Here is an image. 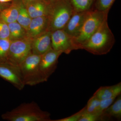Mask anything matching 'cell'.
<instances>
[{"label":"cell","instance_id":"d6986e66","mask_svg":"<svg viewBox=\"0 0 121 121\" xmlns=\"http://www.w3.org/2000/svg\"><path fill=\"white\" fill-rule=\"evenodd\" d=\"M95 0H69L74 12L93 10Z\"/></svg>","mask_w":121,"mask_h":121},{"label":"cell","instance_id":"6da1fadb","mask_svg":"<svg viewBox=\"0 0 121 121\" xmlns=\"http://www.w3.org/2000/svg\"><path fill=\"white\" fill-rule=\"evenodd\" d=\"M115 41L106 20L82 46L81 49L95 55H106L110 51Z\"/></svg>","mask_w":121,"mask_h":121},{"label":"cell","instance_id":"d4e9b609","mask_svg":"<svg viewBox=\"0 0 121 121\" xmlns=\"http://www.w3.org/2000/svg\"><path fill=\"white\" fill-rule=\"evenodd\" d=\"M86 112V107L85 106L80 111L70 117L56 120H52V121H78L83 114Z\"/></svg>","mask_w":121,"mask_h":121},{"label":"cell","instance_id":"484cf974","mask_svg":"<svg viewBox=\"0 0 121 121\" xmlns=\"http://www.w3.org/2000/svg\"><path fill=\"white\" fill-rule=\"evenodd\" d=\"M99 121V117L95 113L85 112L83 114L78 121Z\"/></svg>","mask_w":121,"mask_h":121},{"label":"cell","instance_id":"9c48e42d","mask_svg":"<svg viewBox=\"0 0 121 121\" xmlns=\"http://www.w3.org/2000/svg\"><path fill=\"white\" fill-rule=\"evenodd\" d=\"M62 53L52 48L41 55L39 66L45 82L55 71L59 57Z\"/></svg>","mask_w":121,"mask_h":121},{"label":"cell","instance_id":"f1b7e54d","mask_svg":"<svg viewBox=\"0 0 121 121\" xmlns=\"http://www.w3.org/2000/svg\"><path fill=\"white\" fill-rule=\"evenodd\" d=\"M44 2L48 4L51 5L54 3L57 0H43Z\"/></svg>","mask_w":121,"mask_h":121},{"label":"cell","instance_id":"8992f818","mask_svg":"<svg viewBox=\"0 0 121 121\" xmlns=\"http://www.w3.org/2000/svg\"><path fill=\"white\" fill-rule=\"evenodd\" d=\"M32 39L26 37L11 41L9 48L8 62L19 66L23 61L32 53Z\"/></svg>","mask_w":121,"mask_h":121},{"label":"cell","instance_id":"83f0119b","mask_svg":"<svg viewBox=\"0 0 121 121\" xmlns=\"http://www.w3.org/2000/svg\"><path fill=\"white\" fill-rule=\"evenodd\" d=\"M23 3L25 5L29 4L30 3H32V2H35V1H37L39 0H21Z\"/></svg>","mask_w":121,"mask_h":121},{"label":"cell","instance_id":"7c38bea8","mask_svg":"<svg viewBox=\"0 0 121 121\" xmlns=\"http://www.w3.org/2000/svg\"><path fill=\"white\" fill-rule=\"evenodd\" d=\"M48 17H39L32 18L26 31V37L33 39L48 31Z\"/></svg>","mask_w":121,"mask_h":121},{"label":"cell","instance_id":"ba28073f","mask_svg":"<svg viewBox=\"0 0 121 121\" xmlns=\"http://www.w3.org/2000/svg\"><path fill=\"white\" fill-rule=\"evenodd\" d=\"M0 78L10 83L19 90H22L25 86L19 66L8 62L0 63Z\"/></svg>","mask_w":121,"mask_h":121},{"label":"cell","instance_id":"52a82bcc","mask_svg":"<svg viewBox=\"0 0 121 121\" xmlns=\"http://www.w3.org/2000/svg\"><path fill=\"white\" fill-rule=\"evenodd\" d=\"M51 41L53 50L60 51L66 54H70L73 50H78L73 38L63 29L52 32Z\"/></svg>","mask_w":121,"mask_h":121},{"label":"cell","instance_id":"7a4b0ae2","mask_svg":"<svg viewBox=\"0 0 121 121\" xmlns=\"http://www.w3.org/2000/svg\"><path fill=\"white\" fill-rule=\"evenodd\" d=\"M8 121H52L51 114L41 109L35 102L24 103L1 115Z\"/></svg>","mask_w":121,"mask_h":121},{"label":"cell","instance_id":"4316f807","mask_svg":"<svg viewBox=\"0 0 121 121\" xmlns=\"http://www.w3.org/2000/svg\"><path fill=\"white\" fill-rule=\"evenodd\" d=\"M10 4L8 3H3L0 2V13L3 9L8 7Z\"/></svg>","mask_w":121,"mask_h":121},{"label":"cell","instance_id":"4fadbf2b","mask_svg":"<svg viewBox=\"0 0 121 121\" xmlns=\"http://www.w3.org/2000/svg\"><path fill=\"white\" fill-rule=\"evenodd\" d=\"M31 18L39 17H48L50 13L51 5L43 0H39L25 5Z\"/></svg>","mask_w":121,"mask_h":121},{"label":"cell","instance_id":"8fae6325","mask_svg":"<svg viewBox=\"0 0 121 121\" xmlns=\"http://www.w3.org/2000/svg\"><path fill=\"white\" fill-rule=\"evenodd\" d=\"M52 32L47 31L32 39V53L42 55L52 49Z\"/></svg>","mask_w":121,"mask_h":121},{"label":"cell","instance_id":"f546056e","mask_svg":"<svg viewBox=\"0 0 121 121\" xmlns=\"http://www.w3.org/2000/svg\"><path fill=\"white\" fill-rule=\"evenodd\" d=\"M12 0H0V2L3 3H8L11 2Z\"/></svg>","mask_w":121,"mask_h":121},{"label":"cell","instance_id":"2e32d148","mask_svg":"<svg viewBox=\"0 0 121 121\" xmlns=\"http://www.w3.org/2000/svg\"><path fill=\"white\" fill-rule=\"evenodd\" d=\"M19 9V1H15L1 12L0 19L8 24L16 22Z\"/></svg>","mask_w":121,"mask_h":121},{"label":"cell","instance_id":"277c9868","mask_svg":"<svg viewBox=\"0 0 121 121\" xmlns=\"http://www.w3.org/2000/svg\"><path fill=\"white\" fill-rule=\"evenodd\" d=\"M109 11L101 12L91 10L87 16L78 35L73 38L78 50L97 30L106 20H107Z\"/></svg>","mask_w":121,"mask_h":121},{"label":"cell","instance_id":"ac0fdd59","mask_svg":"<svg viewBox=\"0 0 121 121\" xmlns=\"http://www.w3.org/2000/svg\"><path fill=\"white\" fill-rule=\"evenodd\" d=\"M32 18L30 17L25 5L19 0V9L17 21L27 31Z\"/></svg>","mask_w":121,"mask_h":121},{"label":"cell","instance_id":"7402d4cb","mask_svg":"<svg viewBox=\"0 0 121 121\" xmlns=\"http://www.w3.org/2000/svg\"><path fill=\"white\" fill-rule=\"evenodd\" d=\"M101 100L94 95L90 98L85 106L86 112L95 113L97 110Z\"/></svg>","mask_w":121,"mask_h":121},{"label":"cell","instance_id":"cb8c5ba5","mask_svg":"<svg viewBox=\"0 0 121 121\" xmlns=\"http://www.w3.org/2000/svg\"><path fill=\"white\" fill-rule=\"evenodd\" d=\"M9 37L8 25L0 19V39H9Z\"/></svg>","mask_w":121,"mask_h":121},{"label":"cell","instance_id":"44dd1931","mask_svg":"<svg viewBox=\"0 0 121 121\" xmlns=\"http://www.w3.org/2000/svg\"><path fill=\"white\" fill-rule=\"evenodd\" d=\"M116 0H95L93 9L101 12L109 11Z\"/></svg>","mask_w":121,"mask_h":121},{"label":"cell","instance_id":"603a6c76","mask_svg":"<svg viewBox=\"0 0 121 121\" xmlns=\"http://www.w3.org/2000/svg\"><path fill=\"white\" fill-rule=\"evenodd\" d=\"M117 97H114L110 98L101 100L99 107L95 113L99 115L100 117V115L103 112L112 104Z\"/></svg>","mask_w":121,"mask_h":121},{"label":"cell","instance_id":"30bf717a","mask_svg":"<svg viewBox=\"0 0 121 121\" xmlns=\"http://www.w3.org/2000/svg\"><path fill=\"white\" fill-rule=\"evenodd\" d=\"M91 10L74 12L63 29L72 37L75 38L78 34L85 20Z\"/></svg>","mask_w":121,"mask_h":121},{"label":"cell","instance_id":"9a60e30c","mask_svg":"<svg viewBox=\"0 0 121 121\" xmlns=\"http://www.w3.org/2000/svg\"><path fill=\"white\" fill-rule=\"evenodd\" d=\"M121 82L109 86H101L94 94L100 100L107 99L114 97H118L121 95Z\"/></svg>","mask_w":121,"mask_h":121},{"label":"cell","instance_id":"e0dca14e","mask_svg":"<svg viewBox=\"0 0 121 121\" xmlns=\"http://www.w3.org/2000/svg\"><path fill=\"white\" fill-rule=\"evenodd\" d=\"M9 31V39L11 41L26 37V31L17 22L8 24Z\"/></svg>","mask_w":121,"mask_h":121},{"label":"cell","instance_id":"3957f363","mask_svg":"<svg viewBox=\"0 0 121 121\" xmlns=\"http://www.w3.org/2000/svg\"><path fill=\"white\" fill-rule=\"evenodd\" d=\"M74 12L69 0H57L51 5L48 31L63 29Z\"/></svg>","mask_w":121,"mask_h":121},{"label":"cell","instance_id":"5bb4252c","mask_svg":"<svg viewBox=\"0 0 121 121\" xmlns=\"http://www.w3.org/2000/svg\"><path fill=\"white\" fill-rule=\"evenodd\" d=\"M100 115L99 121H107L112 118L120 121L121 118V96L119 95Z\"/></svg>","mask_w":121,"mask_h":121},{"label":"cell","instance_id":"ffe728a7","mask_svg":"<svg viewBox=\"0 0 121 121\" xmlns=\"http://www.w3.org/2000/svg\"><path fill=\"white\" fill-rule=\"evenodd\" d=\"M11 41L0 39V63L8 62V55Z\"/></svg>","mask_w":121,"mask_h":121},{"label":"cell","instance_id":"5b68a950","mask_svg":"<svg viewBox=\"0 0 121 121\" xmlns=\"http://www.w3.org/2000/svg\"><path fill=\"white\" fill-rule=\"evenodd\" d=\"M41 55L31 53L19 66L24 84L33 86L45 82L39 69Z\"/></svg>","mask_w":121,"mask_h":121}]
</instances>
